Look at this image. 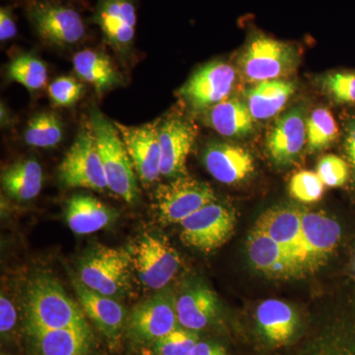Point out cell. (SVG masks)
Here are the masks:
<instances>
[{"label":"cell","mask_w":355,"mask_h":355,"mask_svg":"<svg viewBox=\"0 0 355 355\" xmlns=\"http://www.w3.org/2000/svg\"><path fill=\"white\" fill-rule=\"evenodd\" d=\"M26 330L48 331L87 328L83 312L50 275L34 277L25 296Z\"/></svg>","instance_id":"1"},{"label":"cell","mask_w":355,"mask_h":355,"mask_svg":"<svg viewBox=\"0 0 355 355\" xmlns=\"http://www.w3.org/2000/svg\"><path fill=\"white\" fill-rule=\"evenodd\" d=\"M90 128L97 142L109 190L125 202L135 203L139 195L137 174L120 132L98 109L91 111Z\"/></svg>","instance_id":"2"},{"label":"cell","mask_w":355,"mask_h":355,"mask_svg":"<svg viewBox=\"0 0 355 355\" xmlns=\"http://www.w3.org/2000/svg\"><path fill=\"white\" fill-rule=\"evenodd\" d=\"M298 53L295 46L256 32L245 46L239 65L249 83L279 80L295 70Z\"/></svg>","instance_id":"3"},{"label":"cell","mask_w":355,"mask_h":355,"mask_svg":"<svg viewBox=\"0 0 355 355\" xmlns=\"http://www.w3.org/2000/svg\"><path fill=\"white\" fill-rule=\"evenodd\" d=\"M132 259L125 249L95 246L79 261L78 279L91 291L116 298L128 288Z\"/></svg>","instance_id":"4"},{"label":"cell","mask_w":355,"mask_h":355,"mask_svg":"<svg viewBox=\"0 0 355 355\" xmlns=\"http://www.w3.org/2000/svg\"><path fill=\"white\" fill-rule=\"evenodd\" d=\"M26 7L28 19L44 43L67 48L85 37V23L72 7L55 0H30Z\"/></svg>","instance_id":"5"},{"label":"cell","mask_w":355,"mask_h":355,"mask_svg":"<svg viewBox=\"0 0 355 355\" xmlns=\"http://www.w3.org/2000/svg\"><path fill=\"white\" fill-rule=\"evenodd\" d=\"M58 179L67 188L102 191L109 189L97 142L90 125L79 130L58 168Z\"/></svg>","instance_id":"6"},{"label":"cell","mask_w":355,"mask_h":355,"mask_svg":"<svg viewBox=\"0 0 355 355\" xmlns=\"http://www.w3.org/2000/svg\"><path fill=\"white\" fill-rule=\"evenodd\" d=\"M216 202L209 184L193 178H175L169 184H161L155 193L159 220L165 224L181 223L205 205Z\"/></svg>","instance_id":"7"},{"label":"cell","mask_w":355,"mask_h":355,"mask_svg":"<svg viewBox=\"0 0 355 355\" xmlns=\"http://www.w3.org/2000/svg\"><path fill=\"white\" fill-rule=\"evenodd\" d=\"M181 240L186 246L211 252L230 239L236 216L232 209L214 202L209 203L181 223Z\"/></svg>","instance_id":"8"},{"label":"cell","mask_w":355,"mask_h":355,"mask_svg":"<svg viewBox=\"0 0 355 355\" xmlns=\"http://www.w3.org/2000/svg\"><path fill=\"white\" fill-rule=\"evenodd\" d=\"M176 301L172 291L161 289L135 306L128 317V335L135 342L154 343L178 327Z\"/></svg>","instance_id":"9"},{"label":"cell","mask_w":355,"mask_h":355,"mask_svg":"<svg viewBox=\"0 0 355 355\" xmlns=\"http://www.w3.org/2000/svg\"><path fill=\"white\" fill-rule=\"evenodd\" d=\"M236 81V70L223 62L203 65L179 90L180 97L193 112H207L228 99Z\"/></svg>","instance_id":"10"},{"label":"cell","mask_w":355,"mask_h":355,"mask_svg":"<svg viewBox=\"0 0 355 355\" xmlns=\"http://www.w3.org/2000/svg\"><path fill=\"white\" fill-rule=\"evenodd\" d=\"M133 263L144 286L161 291L174 279L181 259L165 239L146 234L135 248Z\"/></svg>","instance_id":"11"},{"label":"cell","mask_w":355,"mask_h":355,"mask_svg":"<svg viewBox=\"0 0 355 355\" xmlns=\"http://www.w3.org/2000/svg\"><path fill=\"white\" fill-rule=\"evenodd\" d=\"M159 121L135 127L114 121L132 160L135 174L144 184H153L161 175Z\"/></svg>","instance_id":"12"},{"label":"cell","mask_w":355,"mask_h":355,"mask_svg":"<svg viewBox=\"0 0 355 355\" xmlns=\"http://www.w3.org/2000/svg\"><path fill=\"white\" fill-rule=\"evenodd\" d=\"M92 21L119 55L130 53L137 23L135 0H98Z\"/></svg>","instance_id":"13"},{"label":"cell","mask_w":355,"mask_h":355,"mask_svg":"<svg viewBox=\"0 0 355 355\" xmlns=\"http://www.w3.org/2000/svg\"><path fill=\"white\" fill-rule=\"evenodd\" d=\"M158 135L161 175L167 178L184 176L187 159L197 137L195 125L182 116H168L159 121Z\"/></svg>","instance_id":"14"},{"label":"cell","mask_w":355,"mask_h":355,"mask_svg":"<svg viewBox=\"0 0 355 355\" xmlns=\"http://www.w3.org/2000/svg\"><path fill=\"white\" fill-rule=\"evenodd\" d=\"M254 227L260 229L280 245L305 272L306 254L302 240L301 209L275 207L263 212Z\"/></svg>","instance_id":"15"},{"label":"cell","mask_w":355,"mask_h":355,"mask_svg":"<svg viewBox=\"0 0 355 355\" xmlns=\"http://www.w3.org/2000/svg\"><path fill=\"white\" fill-rule=\"evenodd\" d=\"M305 272H313L328 261L342 236L340 224L322 212L301 210Z\"/></svg>","instance_id":"16"},{"label":"cell","mask_w":355,"mask_h":355,"mask_svg":"<svg viewBox=\"0 0 355 355\" xmlns=\"http://www.w3.org/2000/svg\"><path fill=\"white\" fill-rule=\"evenodd\" d=\"M304 114L301 109H292L275 121L266 139V149L275 164L291 165L307 142Z\"/></svg>","instance_id":"17"},{"label":"cell","mask_w":355,"mask_h":355,"mask_svg":"<svg viewBox=\"0 0 355 355\" xmlns=\"http://www.w3.org/2000/svg\"><path fill=\"white\" fill-rule=\"evenodd\" d=\"M203 163L222 184L241 183L254 171L253 156L244 147L227 142H212L205 148Z\"/></svg>","instance_id":"18"},{"label":"cell","mask_w":355,"mask_h":355,"mask_svg":"<svg viewBox=\"0 0 355 355\" xmlns=\"http://www.w3.org/2000/svg\"><path fill=\"white\" fill-rule=\"evenodd\" d=\"M73 286L84 313L103 335L116 343L128 322L127 311L123 306L114 298L91 291L78 277L73 279Z\"/></svg>","instance_id":"19"},{"label":"cell","mask_w":355,"mask_h":355,"mask_svg":"<svg viewBox=\"0 0 355 355\" xmlns=\"http://www.w3.org/2000/svg\"><path fill=\"white\" fill-rule=\"evenodd\" d=\"M247 252L250 261L259 272L268 277H295L300 268L286 250L260 229L254 227L247 240Z\"/></svg>","instance_id":"20"},{"label":"cell","mask_w":355,"mask_h":355,"mask_svg":"<svg viewBox=\"0 0 355 355\" xmlns=\"http://www.w3.org/2000/svg\"><path fill=\"white\" fill-rule=\"evenodd\" d=\"M27 333L34 355H90L92 334L89 327Z\"/></svg>","instance_id":"21"},{"label":"cell","mask_w":355,"mask_h":355,"mask_svg":"<svg viewBox=\"0 0 355 355\" xmlns=\"http://www.w3.org/2000/svg\"><path fill=\"white\" fill-rule=\"evenodd\" d=\"M218 300L209 287L195 286L177 298L176 311L179 324L187 330H203L216 317Z\"/></svg>","instance_id":"22"},{"label":"cell","mask_w":355,"mask_h":355,"mask_svg":"<svg viewBox=\"0 0 355 355\" xmlns=\"http://www.w3.org/2000/svg\"><path fill=\"white\" fill-rule=\"evenodd\" d=\"M116 212L92 196L77 193L69 198L65 209V218L76 234L97 232L114 220Z\"/></svg>","instance_id":"23"},{"label":"cell","mask_w":355,"mask_h":355,"mask_svg":"<svg viewBox=\"0 0 355 355\" xmlns=\"http://www.w3.org/2000/svg\"><path fill=\"white\" fill-rule=\"evenodd\" d=\"M259 328L268 342L284 345L291 342L297 329L298 318L291 306L277 299H268L256 312Z\"/></svg>","instance_id":"24"},{"label":"cell","mask_w":355,"mask_h":355,"mask_svg":"<svg viewBox=\"0 0 355 355\" xmlns=\"http://www.w3.org/2000/svg\"><path fill=\"white\" fill-rule=\"evenodd\" d=\"M210 128L226 137H244L253 132L254 119L247 104L237 98H228L205 112Z\"/></svg>","instance_id":"25"},{"label":"cell","mask_w":355,"mask_h":355,"mask_svg":"<svg viewBox=\"0 0 355 355\" xmlns=\"http://www.w3.org/2000/svg\"><path fill=\"white\" fill-rule=\"evenodd\" d=\"M294 91L295 84L291 81H263L247 91L248 108L254 120H268L284 108Z\"/></svg>","instance_id":"26"},{"label":"cell","mask_w":355,"mask_h":355,"mask_svg":"<svg viewBox=\"0 0 355 355\" xmlns=\"http://www.w3.org/2000/svg\"><path fill=\"white\" fill-rule=\"evenodd\" d=\"M43 180L41 165L33 159L17 161L1 173L2 189L17 202H29L38 197Z\"/></svg>","instance_id":"27"},{"label":"cell","mask_w":355,"mask_h":355,"mask_svg":"<svg viewBox=\"0 0 355 355\" xmlns=\"http://www.w3.org/2000/svg\"><path fill=\"white\" fill-rule=\"evenodd\" d=\"M73 69L84 83L90 84L101 94L120 83L121 78L109 57L101 51L84 50L74 55Z\"/></svg>","instance_id":"28"},{"label":"cell","mask_w":355,"mask_h":355,"mask_svg":"<svg viewBox=\"0 0 355 355\" xmlns=\"http://www.w3.org/2000/svg\"><path fill=\"white\" fill-rule=\"evenodd\" d=\"M64 137V125L57 114H35L26 128L24 139L28 146L51 148L60 144Z\"/></svg>","instance_id":"29"},{"label":"cell","mask_w":355,"mask_h":355,"mask_svg":"<svg viewBox=\"0 0 355 355\" xmlns=\"http://www.w3.org/2000/svg\"><path fill=\"white\" fill-rule=\"evenodd\" d=\"M7 73L11 80L20 83L29 91L40 90L48 80L46 64L40 58L28 53L14 58Z\"/></svg>","instance_id":"30"},{"label":"cell","mask_w":355,"mask_h":355,"mask_svg":"<svg viewBox=\"0 0 355 355\" xmlns=\"http://www.w3.org/2000/svg\"><path fill=\"white\" fill-rule=\"evenodd\" d=\"M307 146L310 153L322 150L333 144L338 135L335 118L329 110L318 108L306 123Z\"/></svg>","instance_id":"31"},{"label":"cell","mask_w":355,"mask_h":355,"mask_svg":"<svg viewBox=\"0 0 355 355\" xmlns=\"http://www.w3.org/2000/svg\"><path fill=\"white\" fill-rule=\"evenodd\" d=\"M198 342L196 331L180 326L154 343V352L157 355H190Z\"/></svg>","instance_id":"32"},{"label":"cell","mask_w":355,"mask_h":355,"mask_svg":"<svg viewBox=\"0 0 355 355\" xmlns=\"http://www.w3.org/2000/svg\"><path fill=\"white\" fill-rule=\"evenodd\" d=\"M324 184L317 173L300 171L291 178L289 184L291 195L301 202H318L323 197Z\"/></svg>","instance_id":"33"},{"label":"cell","mask_w":355,"mask_h":355,"mask_svg":"<svg viewBox=\"0 0 355 355\" xmlns=\"http://www.w3.org/2000/svg\"><path fill=\"white\" fill-rule=\"evenodd\" d=\"M49 96L58 107H70L76 104L83 94V85L73 77L60 76L50 84Z\"/></svg>","instance_id":"34"},{"label":"cell","mask_w":355,"mask_h":355,"mask_svg":"<svg viewBox=\"0 0 355 355\" xmlns=\"http://www.w3.org/2000/svg\"><path fill=\"white\" fill-rule=\"evenodd\" d=\"M318 176L321 178L324 186H343L349 178V166L343 159L334 154H328L321 158L317 165Z\"/></svg>","instance_id":"35"},{"label":"cell","mask_w":355,"mask_h":355,"mask_svg":"<svg viewBox=\"0 0 355 355\" xmlns=\"http://www.w3.org/2000/svg\"><path fill=\"white\" fill-rule=\"evenodd\" d=\"M324 90L338 103H355V73L338 72L323 80Z\"/></svg>","instance_id":"36"},{"label":"cell","mask_w":355,"mask_h":355,"mask_svg":"<svg viewBox=\"0 0 355 355\" xmlns=\"http://www.w3.org/2000/svg\"><path fill=\"white\" fill-rule=\"evenodd\" d=\"M18 29L15 16L10 6H2L0 8V41H9L15 38Z\"/></svg>","instance_id":"37"},{"label":"cell","mask_w":355,"mask_h":355,"mask_svg":"<svg viewBox=\"0 0 355 355\" xmlns=\"http://www.w3.org/2000/svg\"><path fill=\"white\" fill-rule=\"evenodd\" d=\"M16 319L17 314L13 303L2 293L0 298V331L2 335L12 330L16 324Z\"/></svg>","instance_id":"38"},{"label":"cell","mask_w":355,"mask_h":355,"mask_svg":"<svg viewBox=\"0 0 355 355\" xmlns=\"http://www.w3.org/2000/svg\"><path fill=\"white\" fill-rule=\"evenodd\" d=\"M190 355H229L225 347L218 343L198 342Z\"/></svg>","instance_id":"39"},{"label":"cell","mask_w":355,"mask_h":355,"mask_svg":"<svg viewBox=\"0 0 355 355\" xmlns=\"http://www.w3.org/2000/svg\"><path fill=\"white\" fill-rule=\"evenodd\" d=\"M345 150L349 157L355 182V119L349 123L345 137Z\"/></svg>","instance_id":"40"},{"label":"cell","mask_w":355,"mask_h":355,"mask_svg":"<svg viewBox=\"0 0 355 355\" xmlns=\"http://www.w3.org/2000/svg\"><path fill=\"white\" fill-rule=\"evenodd\" d=\"M354 268H355V261H354Z\"/></svg>","instance_id":"41"}]
</instances>
